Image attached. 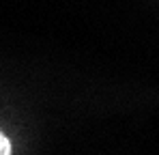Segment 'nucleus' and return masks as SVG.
<instances>
[{"label":"nucleus","mask_w":159,"mask_h":155,"mask_svg":"<svg viewBox=\"0 0 159 155\" xmlns=\"http://www.w3.org/2000/svg\"><path fill=\"white\" fill-rule=\"evenodd\" d=\"M11 153V142L7 140V136L0 131V155H9Z\"/></svg>","instance_id":"obj_1"}]
</instances>
